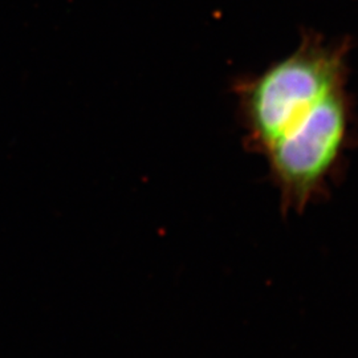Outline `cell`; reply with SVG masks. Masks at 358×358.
Masks as SVG:
<instances>
[{"label": "cell", "instance_id": "6da1fadb", "mask_svg": "<svg viewBox=\"0 0 358 358\" xmlns=\"http://www.w3.org/2000/svg\"><path fill=\"white\" fill-rule=\"evenodd\" d=\"M345 87V48L307 38L248 84L243 112L250 142L262 153L333 92Z\"/></svg>", "mask_w": 358, "mask_h": 358}, {"label": "cell", "instance_id": "7a4b0ae2", "mask_svg": "<svg viewBox=\"0 0 358 358\" xmlns=\"http://www.w3.org/2000/svg\"><path fill=\"white\" fill-rule=\"evenodd\" d=\"M348 130L344 87L317 103L263 152L284 207L301 210L321 192L345 149Z\"/></svg>", "mask_w": 358, "mask_h": 358}]
</instances>
